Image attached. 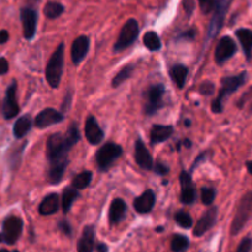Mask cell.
Masks as SVG:
<instances>
[{
	"mask_svg": "<svg viewBox=\"0 0 252 252\" xmlns=\"http://www.w3.org/2000/svg\"><path fill=\"white\" fill-rule=\"evenodd\" d=\"M9 71V63L5 58L0 57V76L5 74Z\"/></svg>",
	"mask_w": 252,
	"mask_h": 252,
	"instance_id": "41",
	"label": "cell"
},
{
	"mask_svg": "<svg viewBox=\"0 0 252 252\" xmlns=\"http://www.w3.org/2000/svg\"><path fill=\"white\" fill-rule=\"evenodd\" d=\"M246 166H247V171H249L250 173L252 174V161L247 162V164H246Z\"/></svg>",
	"mask_w": 252,
	"mask_h": 252,
	"instance_id": "45",
	"label": "cell"
},
{
	"mask_svg": "<svg viewBox=\"0 0 252 252\" xmlns=\"http://www.w3.org/2000/svg\"><path fill=\"white\" fill-rule=\"evenodd\" d=\"M217 214L218 209L215 207L209 208V209L203 214V217L200 218V219L198 220L197 224H195V236H202V235H204L208 230H210L214 226L215 222H217Z\"/></svg>",
	"mask_w": 252,
	"mask_h": 252,
	"instance_id": "14",
	"label": "cell"
},
{
	"mask_svg": "<svg viewBox=\"0 0 252 252\" xmlns=\"http://www.w3.org/2000/svg\"><path fill=\"white\" fill-rule=\"evenodd\" d=\"M251 247H252V239L251 237H245V239L240 242L236 252H250L251 251Z\"/></svg>",
	"mask_w": 252,
	"mask_h": 252,
	"instance_id": "36",
	"label": "cell"
},
{
	"mask_svg": "<svg viewBox=\"0 0 252 252\" xmlns=\"http://www.w3.org/2000/svg\"><path fill=\"white\" fill-rule=\"evenodd\" d=\"M173 134V127L169 125H154L151 130V137L152 144H159V142H163L166 140H168L171 137V135Z\"/></svg>",
	"mask_w": 252,
	"mask_h": 252,
	"instance_id": "21",
	"label": "cell"
},
{
	"mask_svg": "<svg viewBox=\"0 0 252 252\" xmlns=\"http://www.w3.org/2000/svg\"><path fill=\"white\" fill-rule=\"evenodd\" d=\"M78 189L76 188H67L64 189V192H63L62 195V208L63 212L67 213L69 212L71 209L72 204H73L74 200L78 198Z\"/></svg>",
	"mask_w": 252,
	"mask_h": 252,
	"instance_id": "27",
	"label": "cell"
},
{
	"mask_svg": "<svg viewBox=\"0 0 252 252\" xmlns=\"http://www.w3.org/2000/svg\"><path fill=\"white\" fill-rule=\"evenodd\" d=\"M92 182V172L84 171L82 173L77 174L73 179H72V186L76 189H84L86 187L89 186Z\"/></svg>",
	"mask_w": 252,
	"mask_h": 252,
	"instance_id": "28",
	"label": "cell"
},
{
	"mask_svg": "<svg viewBox=\"0 0 252 252\" xmlns=\"http://www.w3.org/2000/svg\"><path fill=\"white\" fill-rule=\"evenodd\" d=\"M236 50L237 48L234 40L231 37H229V36H225L218 43L217 50H215V61L219 64L226 62L227 60H230L235 55Z\"/></svg>",
	"mask_w": 252,
	"mask_h": 252,
	"instance_id": "10",
	"label": "cell"
},
{
	"mask_svg": "<svg viewBox=\"0 0 252 252\" xmlns=\"http://www.w3.org/2000/svg\"><path fill=\"white\" fill-rule=\"evenodd\" d=\"M31 124H32V121L29 115H24L20 119H18V121L14 125V135H15L16 139H21L28 134L29 130L31 129Z\"/></svg>",
	"mask_w": 252,
	"mask_h": 252,
	"instance_id": "25",
	"label": "cell"
},
{
	"mask_svg": "<svg viewBox=\"0 0 252 252\" xmlns=\"http://www.w3.org/2000/svg\"><path fill=\"white\" fill-rule=\"evenodd\" d=\"M23 232V220L18 217L6 218L3 224V239L6 244L13 245Z\"/></svg>",
	"mask_w": 252,
	"mask_h": 252,
	"instance_id": "9",
	"label": "cell"
},
{
	"mask_svg": "<svg viewBox=\"0 0 252 252\" xmlns=\"http://www.w3.org/2000/svg\"><path fill=\"white\" fill-rule=\"evenodd\" d=\"M94 250V227L86 226L78 242V252H93Z\"/></svg>",
	"mask_w": 252,
	"mask_h": 252,
	"instance_id": "22",
	"label": "cell"
},
{
	"mask_svg": "<svg viewBox=\"0 0 252 252\" xmlns=\"http://www.w3.org/2000/svg\"><path fill=\"white\" fill-rule=\"evenodd\" d=\"M199 91L202 94L210 95V94H213V92H214V86H213L210 82H204V83H202V86H200Z\"/></svg>",
	"mask_w": 252,
	"mask_h": 252,
	"instance_id": "37",
	"label": "cell"
},
{
	"mask_svg": "<svg viewBox=\"0 0 252 252\" xmlns=\"http://www.w3.org/2000/svg\"><path fill=\"white\" fill-rule=\"evenodd\" d=\"M155 172H156L157 174H161V176H164L166 173H168V167L166 166V164L161 163V162H158V163H156V167H155Z\"/></svg>",
	"mask_w": 252,
	"mask_h": 252,
	"instance_id": "39",
	"label": "cell"
},
{
	"mask_svg": "<svg viewBox=\"0 0 252 252\" xmlns=\"http://www.w3.org/2000/svg\"><path fill=\"white\" fill-rule=\"evenodd\" d=\"M189 246V240L183 235H174L171 242V249L173 252H184Z\"/></svg>",
	"mask_w": 252,
	"mask_h": 252,
	"instance_id": "30",
	"label": "cell"
},
{
	"mask_svg": "<svg viewBox=\"0 0 252 252\" xmlns=\"http://www.w3.org/2000/svg\"><path fill=\"white\" fill-rule=\"evenodd\" d=\"M21 21H23L24 36L26 40H32L36 33L37 25V13L30 8H24L21 10Z\"/></svg>",
	"mask_w": 252,
	"mask_h": 252,
	"instance_id": "12",
	"label": "cell"
},
{
	"mask_svg": "<svg viewBox=\"0 0 252 252\" xmlns=\"http://www.w3.org/2000/svg\"><path fill=\"white\" fill-rule=\"evenodd\" d=\"M60 207V199H58V195L56 193L47 195L45 199L42 200V203L40 204V214L42 215H51L53 213H56Z\"/></svg>",
	"mask_w": 252,
	"mask_h": 252,
	"instance_id": "23",
	"label": "cell"
},
{
	"mask_svg": "<svg viewBox=\"0 0 252 252\" xmlns=\"http://www.w3.org/2000/svg\"><path fill=\"white\" fill-rule=\"evenodd\" d=\"M1 240H3V236H1V235H0V241H1Z\"/></svg>",
	"mask_w": 252,
	"mask_h": 252,
	"instance_id": "47",
	"label": "cell"
},
{
	"mask_svg": "<svg viewBox=\"0 0 252 252\" xmlns=\"http://www.w3.org/2000/svg\"><path fill=\"white\" fill-rule=\"evenodd\" d=\"M155 202H156L155 193L152 192L151 189H147L146 192H144L139 198L135 199L134 208L140 214H145V213L151 212L155 205Z\"/></svg>",
	"mask_w": 252,
	"mask_h": 252,
	"instance_id": "19",
	"label": "cell"
},
{
	"mask_svg": "<svg viewBox=\"0 0 252 252\" xmlns=\"http://www.w3.org/2000/svg\"><path fill=\"white\" fill-rule=\"evenodd\" d=\"M86 137L92 145H98L104 139L103 130L99 127L94 116H88L86 120V127H84Z\"/></svg>",
	"mask_w": 252,
	"mask_h": 252,
	"instance_id": "17",
	"label": "cell"
},
{
	"mask_svg": "<svg viewBox=\"0 0 252 252\" xmlns=\"http://www.w3.org/2000/svg\"><path fill=\"white\" fill-rule=\"evenodd\" d=\"M187 74H188V69L183 64H178V66H174L171 69V77L172 81L177 84L178 88H183L184 83H186Z\"/></svg>",
	"mask_w": 252,
	"mask_h": 252,
	"instance_id": "26",
	"label": "cell"
},
{
	"mask_svg": "<svg viewBox=\"0 0 252 252\" xmlns=\"http://www.w3.org/2000/svg\"><path fill=\"white\" fill-rule=\"evenodd\" d=\"M89 51V37L87 36H79L72 43L71 56L74 64H79L86 58Z\"/></svg>",
	"mask_w": 252,
	"mask_h": 252,
	"instance_id": "16",
	"label": "cell"
},
{
	"mask_svg": "<svg viewBox=\"0 0 252 252\" xmlns=\"http://www.w3.org/2000/svg\"><path fill=\"white\" fill-rule=\"evenodd\" d=\"M247 73L246 72H242V73L237 74V76H231V77H225L221 81V89L219 92V95L215 100H213L212 103V110L214 113H221L222 111V100L224 98H226L230 94L235 93L242 84L246 82Z\"/></svg>",
	"mask_w": 252,
	"mask_h": 252,
	"instance_id": "2",
	"label": "cell"
},
{
	"mask_svg": "<svg viewBox=\"0 0 252 252\" xmlns=\"http://www.w3.org/2000/svg\"><path fill=\"white\" fill-rule=\"evenodd\" d=\"M63 10H64V8H63L62 4L51 1V3L46 4L45 9H43V13H45V15L48 19H56L63 13Z\"/></svg>",
	"mask_w": 252,
	"mask_h": 252,
	"instance_id": "32",
	"label": "cell"
},
{
	"mask_svg": "<svg viewBox=\"0 0 252 252\" xmlns=\"http://www.w3.org/2000/svg\"><path fill=\"white\" fill-rule=\"evenodd\" d=\"M199 1L200 10L203 14L212 13L215 6V0H198Z\"/></svg>",
	"mask_w": 252,
	"mask_h": 252,
	"instance_id": "35",
	"label": "cell"
},
{
	"mask_svg": "<svg viewBox=\"0 0 252 252\" xmlns=\"http://www.w3.org/2000/svg\"><path fill=\"white\" fill-rule=\"evenodd\" d=\"M163 95L164 88L162 84L152 86L151 88L147 89V92L145 93V98H146L145 113L147 115H154L155 113H157L163 106Z\"/></svg>",
	"mask_w": 252,
	"mask_h": 252,
	"instance_id": "8",
	"label": "cell"
},
{
	"mask_svg": "<svg viewBox=\"0 0 252 252\" xmlns=\"http://www.w3.org/2000/svg\"><path fill=\"white\" fill-rule=\"evenodd\" d=\"M137 36H139V24L135 19H130V20L126 21V24L121 29L118 41L114 46V50L116 52L125 50L126 47H129L136 41Z\"/></svg>",
	"mask_w": 252,
	"mask_h": 252,
	"instance_id": "6",
	"label": "cell"
},
{
	"mask_svg": "<svg viewBox=\"0 0 252 252\" xmlns=\"http://www.w3.org/2000/svg\"><path fill=\"white\" fill-rule=\"evenodd\" d=\"M126 213V204L123 199H114L109 209V220L110 224L116 225L124 220Z\"/></svg>",
	"mask_w": 252,
	"mask_h": 252,
	"instance_id": "20",
	"label": "cell"
},
{
	"mask_svg": "<svg viewBox=\"0 0 252 252\" xmlns=\"http://www.w3.org/2000/svg\"><path fill=\"white\" fill-rule=\"evenodd\" d=\"M176 221L177 224L181 227H183V229H189V227H192L193 225V220L192 218H190V215H189L188 213L183 212V210H179L176 214Z\"/></svg>",
	"mask_w": 252,
	"mask_h": 252,
	"instance_id": "33",
	"label": "cell"
},
{
	"mask_svg": "<svg viewBox=\"0 0 252 252\" xmlns=\"http://www.w3.org/2000/svg\"><path fill=\"white\" fill-rule=\"evenodd\" d=\"M19 111H20V109H19V104L18 101H16V83L13 82V83L9 86L8 91H6L3 113L5 119H13L14 116L18 115Z\"/></svg>",
	"mask_w": 252,
	"mask_h": 252,
	"instance_id": "13",
	"label": "cell"
},
{
	"mask_svg": "<svg viewBox=\"0 0 252 252\" xmlns=\"http://www.w3.org/2000/svg\"><path fill=\"white\" fill-rule=\"evenodd\" d=\"M132 73H134V67H132L131 64H129V66H125L120 72H119V73H116V76L114 77L111 84H113V87H115L116 88V87L120 86L121 83H124L126 79H129L130 77H131Z\"/></svg>",
	"mask_w": 252,
	"mask_h": 252,
	"instance_id": "31",
	"label": "cell"
},
{
	"mask_svg": "<svg viewBox=\"0 0 252 252\" xmlns=\"http://www.w3.org/2000/svg\"><path fill=\"white\" fill-rule=\"evenodd\" d=\"M63 120V115L61 113H58L55 109H45V110L41 111L35 119V124L38 129H46L48 126L53 125V124L61 123Z\"/></svg>",
	"mask_w": 252,
	"mask_h": 252,
	"instance_id": "15",
	"label": "cell"
},
{
	"mask_svg": "<svg viewBox=\"0 0 252 252\" xmlns=\"http://www.w3.org/2000/svg\"><path fill=\"white\" fill-rule=\"evenodd\" d=\"M135 159H136L137 164L144 169H151L154 166V159H152L149 150L140 139L135 142Z\"/></svg>",
	"mask_w": 252,
	"mask_h": 252,
	"instance_id": "18",
	"label": "cell"
},
{
	"mask_svg": "<svg viewBox=\"0 0 252 252\" xmlns=\"http://www.w3.org/2000/svg\"><path fill=\"white\" fill-rule=\"evenodd\" d=\"M121 154H123V149L118 144L108 142L104 146H101L95 154V159L99 169L106 171L108 168H110L111 164L121 156Z\"/></svg>",
	"mask_w": 252,
	"mask_h": 252,
	"instance_id": "5",
	"label": "cell"
},
{
	"mask_svg": "<svg viewBox=\"0 0 252 252\" xmlns=\"http://www.w3.org/2000/svg\"><path fill=\"white\" fill-rule=\"evenodd\" d=\"M251 113H252V105H251Z\"/></svg>",
	"mask_w": 252,
	"mask_h": 252,
	"instance_id": "48",
	"label": "cell"
},
{
	"mask_svg": "<svg viewBox=\"0 0 252 252\" xmlns=\"http://www.w3.org/2000/svg\"><path fill=\"white\" fill-rule=\"evenodd\" d=\"M144 43L150 51H158L161 48V40L154 31H149L144 36Z\"/></svg>",
	"mask_w": 252,
	"mask_h": 252,
	"instance_id": "29",
	"label": "cell"
},
{
	"mask_svg": "<svg viewBox=\"0 0 252 252\" xmlns=\"http://www.w3.org/2000/svg\"><path fill=\"white\" fill-rule=\"evenodd\" d=\"M63 56H64V45L61 43L51 56L46 67V79L52 88H58L61 83L63 72Z\"/></svg>",
	"mask_w": 252,
	"mask_h": 252,
	"instance_id": "3",
	"label": "cell"
},
{
	"mask_svg": "<svg viewBox=\"0 0 252 252\" xmlns=\"http://www.w3.org/2000/svg\"><path fill=\"white\" fill-rule=\"evenodd\" d=\"M0 252H11V251H8V250L3 249V250H0ZM13 252H18V251H13Z\"/></svg>",
	"mask_w": 252,
	"mask_h": 252,
	"instance_id": "46",
	"label": "cell"
},
{
	"mask_svg": "<svg viewBox=\"0 0 252 252\" xmlns=\"http://www.w3.org/2000/svg\"><path fill=\"white\" fill-rule=\"evenodd\" d=\"M181 200L183 204H193L195 200V197H197V193H195V187L193 184L192 177L189 176V173L187 172H182L181 177Z\"/></svg>",
	"mask_w": 252,
	"mask_h": 252,
	"instance_id": "11",
	"label": "cell"
},
{
	"mask_svg": "<svg viewBox=\"0 0 252 252\" xmlns=\"http://www.w3.org/2000/svg\"><path fill=\"white\" fill-rule=\"evenodd\" d=\"M236 36L241 43L245 55L250 60L252 53V31L249 29H239L236 30Z\"/></svg>",
	"mask_w": 252,
	"mask_h": 252,
	"instance_id": "24",
	"label": "cell"
},
{
	"mask_svg": "<svg viewBox=\"0 0 252 252\" xmlns=\"http://www.w3.org/2000/svg\"><path fill=\"white\" fill-rule=\"evenodd\" d=\"M78 126L76 124L69 127L64 135L53 134L47 140V157L50 162L48 168V181L51 183H58L62 179L64 169L68 164V152L79 141Z\"/></svg>",
	"mask_w": 252,
	"mask_h": 252,
	"instance_id": "1",
	"label": "cell"
},
{
	"mask_svg": "<svg viewBox=\"0 0 252 252\" xmlns=\"http://www.w3.org/2000/svg\"><path fill=\"white\" fill-rule=\"evenodd\" d=\"M231 1L232 0H215V13L212 21H210L209 28H208V38L209 40L215 37L219 33V31L221 30L225 15H226L227 9H229Z\"/></svg>",
	"mask_w": 252,
	"mask_h": 252,
	"instance_id": "7",
	"label": "cell"
},
{
	"mask_svg": "<svg viewBox=\"0 0 252 252\" xmlns=\"http://www.w3.org/2000/svg\"><path fill=\"white\" fill-rule=\"evenodd\" d=\"M251 214L252 192H249L241 198V200H240L239 207H237V210L236 213H235L234 220H232L231 224V235H237L242 229H244V226L246 225V222L249 221Z\"/></svg>",
	"mask_w": 252,
	"mask_h": 252,
	"instance_id": "4",
	"label": "cell"
},
{
	"mask_svg": "<svg viewBox=\"0 0 252 252\" xmlns=\"http://www.w3.org/2000/svg\"><path fill=\"white\" fill-rule=\"evenodd\" d=\"M96 250H98V252H108V246L104 244H99Z\"/></svg>",
	"mask_w": 252,
	"mask_h": 252,
	"instance_id": "44",
	"label": "cell"
},
{
	"mask_svg": "<svg viewBox=\"0 0 252 252\" xmlns=\"http://www.w3.org/2000/svg\"><path fill=\"white\" fill-rule=\"evenodd\" d=\"M58 226H60V229L62 230L63 232H64V234L66 235H71V232H72V230H71V225L68 224V222L67 221H64V220H62V221H60V224H58Z\"/></svg>",
	"mask_w": 252,
	"mask_h": 252,
	"instance_id": "40",
	"label": "cell"
},
{
	"mask_svg": "<svg viewBox=\"0 0 252 252\" xmlns=\"http://www.w3.org/2000/svg\"><path fill=\"white\" fill-rule=\"evenodd\" d=\"M215 199V189L203 188L202 189V202L205 205H210Z\"/></svg>",
	"mask_w": 252,
	"mask_h": 252,
	"instance_id": "34",
	"label": "cell"
},
{
	"mask_svg": "<svg viewBox=\"0 0 252 252\" xmlns=\"http://www.w3.org/2000/svg\"><path fill=\"white\" fill-rule=\"evenodd\" d=\"M194 36H195L194 31L190 30V31H189V32L183 33V35H181V36H179V37L184 38V40H193V38H194Z\"/></svg>",
	"mask_w": 252,
	"mask_h": 252,
	"instance_id": "43",
	"label": "cell"
},
{
	"mask_svg": "<svg viewBox=\"0 0 252 252\" xmlns=\"http://www.w3.org/2000/svg\"><path fill=\"white\" fill-rule=\"evenodd\" d=\"M194 6H195L194 0H183V8L188 16H190L193 14V11H194Z\"/></svg>",
	"mask_w": 252,
	"mask_h": 252,
	"instance_id": "38",
	"label": "cell"
},
{
	"mask_svg": "<svg viewBox=\"0 0 252 252\" xmlns=\"http://www.w3.org/2000/svg\"><path fill=\"white\" fill-rule=\"evenodd\" d=\"M8 40H9V32H8V31H6V30L0 31V45L5 43Z\"/></svg>",
	"mask_w": 252,
	"mask_h": 252,
	"instance_id": "42",
	"label": "cell"
}]
</instances>
